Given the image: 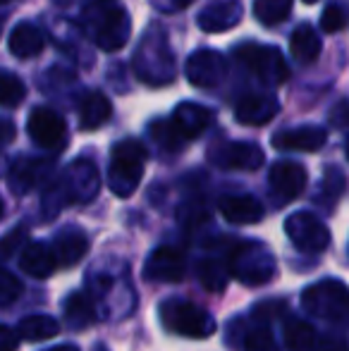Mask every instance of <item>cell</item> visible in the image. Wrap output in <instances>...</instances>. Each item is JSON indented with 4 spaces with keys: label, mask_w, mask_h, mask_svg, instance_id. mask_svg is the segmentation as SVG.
<instances>
[{
    "label": "cell",
    "mask_w": 349,
    "mask_h": 351,
    "mask_svg": "<svg viewBox=\"0 0 349 351\" xmlns=\"http://www.w3.org/2000/svg\"><path fill=\"white\" fill-rule=\"evenodd\" d=\"M98 191H101L98 167L93 165V160H88V158H80V160L72 162V165L43 191V199H41L43 217L53 220L65 206L88 204V201L96 199Z\"/></svg>",
    "instance_id": "1"
},
{
    "label": "cell",
    "mask_w": 349,
    "mask_h": 351,
    "mask_svg": "<svg viewBox=\"0 0 349 351\" xmlns=\"http://www.w3.org/2000/svg\"><path fill=\"white\" fill-rule=\"evenodd\" d=\"M82 29L101 51L115 53L130 41L132 19L117 0H91L82 14Z\"/></svg>",
    "instance_id": "2"
},
{
    "label": "cell",
    "mask_w": 349,
    "mask_h": 351,
    "mask_svg": "<svg viewBox=\"0 0 349 351\" xmlns=\"http://www.w3.org/2000/svg\"><path fill=\"white\" fill-rule=\"evenodd\" d=\"M177 58L163 32H149L134 53V74L149 86H168L175 82Z\"/></svg>",
    "instance_id": "3"
},
{
    "label": "cell",
    "mask_w": 349,
    "mask_h": 351,
    "mask_svg": "<svg viewBox=\"0 0 349 351\" xmlns=\"http://www.w3.org/2000/svg\"><path fill=\"white\" fill-rule=\"evenodd\" d=\"M146 153L144 143L136 139H122L115 143L110 156V167H108V186L115 196L127 199L136 191L146 167Z\"/></svg>",
    "instance_id": "4"
},
{
    "label": "cell",
    "mask_w": 349,
    "mask_h": 351,
    "mask_svg": "<svg viewBox=\"0 0 349 351\" xmlns=\"http://www.w3.org/2000/svg\"><path fill=\"white\" fill-rule=\"evenodd\" d=\"M228 270L237 282L247 287H261L275 278V256L261 241H239L228 256Z\"/></svg>",
    "instance_id": "5"
},
{
    "label": "cell",
    "mask_w": 349,
    "mask_h": 351,
    "mask_svg": "<svg viewBox=\"0 0 349 351\" xmlns=\"http://www.w3.org/2000/svg\"><path fill=\"white\" fill-rule=\"evenodd\" d=\"M160 323L168 332L189 339H206L215 332V318L201 306L182 299H168L160 304Z\"/></svg>",
    "instance_id": "6"
},
{
    "label": "cell",
    "mask_w": 349,
    "mask_h": 351,
    "mask_svg": "<svg viewBox=\"0 0 349 351\" xmlns=\"http://www.w3.org/2000/svg\"><path fill=\"white\" fill-rule=\"evenodd\" d=\"M302 304L316 318L330 323H349V289L340 280H321L306 287L302 294Z\"/></svg>",
    "instance_id": "7"
},
{
    "label": "cell",
    "mask_w": 349,
    "mask_h": 351,
    "mask_svg": "<svg viewBox=\"0 0 349 351\" xmlns=\"http://www.w3.org/2000/svg\"><path fill=\"white\" fill-rule=\"evenodd\" d=\"M234 60L247 67L256 79L270 86H280L289 79V67L285 56L275 46H261V43H239L232 51Z\"/></svg>",
    "instance_id": "8"
},
{
    "label": "cell",
    "mask_w": 349,
    "mask_h": 351,
    "mask_svg": "<svg viewBox=\"0 0 349 351\" xmlns=\"http://www.w3.org/2000/svg\"><path fill=\"white\" fill-rule=\"evenodd\" d=\"M285 232L289 241L304 254H321L330 246V230L313 213L297 210L285 220Z\"/></svg>",
    "instance_id": "9"
},
{
    "label": "cell",
    "mask_w": 349,
    "mask_h": 351,
    "mask_svg": "<svg viewBox=\"0 0 349 351\" xmlns=\"http://www.w3.org/2000/svg\"><path fill=\"white\" fill-rule=\"evenodd\" d=\"M27 132L36 146L46 151H62L67 143V125L51 108H34L27 120Z\"/></svg>",
    "instance_id": "10"
},
{
    "label": "cell",
    "mask_w": 349,
    "mask_h": 351,
    "mask_svg": "<svg viewBox=\"0 0 349 351\" xmlns=\"http://www.w3.org/2000/svg\"><path fill=\"white\" fill-rule=\"evenodd\" d=\"M210 162L220 170H258L263 165L265 156L256 143L249 141H228L218 143L208 153Z\"/></svg>",
    "instance_id": "11"
},
{
    "label": "cell",
    "mask_w": 349,
    "mask_h": 351,
    "mask_svg": "<svg viewBox=\"0 0 349 351\" xmlns=\"http://www.w3.org/2000/svg\"><path fill=\"white\" fill-rule=\"evenodd\" d=\"M268 186H270V194H273L275 204L285 206V204H289V201H294L304 191V186H306V170H304L299 162L280 160L270 167Z\"/></svg>",
    "instance_id": "12"
},
{
    "label": "cell",
    "mask_w": 349,
    "mask_h": 351,
    "mask_svg": "<svg viewBox=\"0 0 349 351\" xmlns=\"http://www.w3.org/2000/svg\"><path fill=\"white\" fill-rule=\"evenodd\" d=\"M184 72L189 84L199 88H213L228 77V60L218 51H199L189 56Z\"/></svg>",
    "instance_id": "13"
},
{
    "label": "cell",
    "mask_w": 349,
    "mask_h": 351,
    "mask_svg": "<svg viewBox=\"0 0 349 351\" xmlns=\"http://www.w3.org/2000/svg\"><path fill=\"white\" fill-rule=\"evenodd\" d=\"M186 273V258L175 246H158L144 263L149 282H180Z\"/></svg>",
    "instance_id": "14"
},
{
    "label": "cell",
    "mask_w": 349,
    "mask_h": 351,
    "mask_svg": "<svg viewBox=\"0 0 349 351\" xmlns=\"http://www.w3.org/2000/svg\"><path fill=\"white\" fill-rule=\"evenodd\" d=\"M53 172L51 158H19L8 172V184L14 194H27Z\"/></svg>",
    "instance_id": "15"
},
{
    "label": "cell",
    "mask_w": 349,
    "mask_h": 351,
    "mask_svg": "<svg viewBox=\"0 0 349 351\" xmlns=\"http://www.w3.org/2000/svg\"><path fill=\"white\" fill-rule=\"evenodd\" d=\"M280 110V103L273 93H244L234 108V117L239 125L261 127L268 125Z\"/></svg>",
    "instance_id": "16"
},
{
    "label": "cell",
    "mask_w": 349,
    "mask_h": 351,
    "mask_svg": "<svg viewBox=\"0 0 349 351\" xmlns=\"http://www.w3.org/2000/svg\"><path fill=\"white\" fill-rule=\"evenodd\" d=\"M244 14V5L242 0H220V3H213L208 8L201 10L199 14V27L208 34H220L228 32V29L237 27L242 22Z\"/></svg>",
    "instance_id": "17"
},
{
    "label": "cell",
    "mask_w": 349,
    "mask_h": 351,
    "mask_svg": "<svg viewBox=\"0 0 349 351\" xmlns=\"http://www.w3.org/2000/svg\"><path fill=\"white\" fill-rule=\"evenodd\" d=\"M328 132L321 127H294V130H282L273 134V146L278 151H302L316 153L326 146Z\"/></svg>",
    "instance_id": "18"
},
{
    "label": "cell",
    "mask_w": 349,
    "mask_h": 351,
    "mask_svg": "<svg viewBox=\"0 0 349 351\" xmlns=\"http://www.w3.org/2000/svg\"><path fill=\"white\" fill-rule=\"evenodd\" d=\"M56 263L60 268H75L82 258L88 254V237L77 227H65L51 244Z\"/></svg>",
    "instance_id": "19"
},
{
    "label": "cell",
    "mask_w": 349,
    "mask_h": 351,
    "mask_svg": "<svg viewBox=\"0 0 349 351\" xmlns=\"http://www.w3.org/2000/svg\"><path fill=\"white\" fill-rule=\"evenodd\" d=\"M220 215L232 225H254L263 220V204L254 196L239 194V196H223L218 204Z\"/></svg>",
    "instance_id": "20"
},
{
    "label": "cell",
    "mask_w": 349,
    "mask_h": 351,
    "mask_svg": "<svg viewBox=\"0 0 349 351\" xmlns=\"http://www.w3.org/2000/svg\"><path fill=\"white\" fill-rule=\"evenodd\" d=\"M173 125L177 127V132L184 136V141L196 139V136H201L206 130H208L210 112L206 110L204 106H199V103H186L184 101L175 108Z\"/></svg>",
    "instance_id": "21"
},
{
    "label": "cell",
    "mask_w": 349,
    "mask_h": 351,
    "mask_svg": "<svg viewBox=\"0 0 349 351\" xmlns=\"http://www.w3.org/2000/svg\"><path fill=\"white\" fill-rule=\"evenodd\" d=\"M19 268L27 275L36 280L51 278L53 270L58 268L56 256H53V249L48 244H41V241H32L22 249V256H19Z\"/></svg>",
    "instance_id": "22"
},
{
    "label": "cell",
    "mask_w": 349,
    "mask_h": 351,
    "mask_svg": "<svg viewBox=\"0 0 349 351\" xmlns=\"http://www.w3.org/2000/svg\"><path fill=\"white\" fill-rule=\"evenodd\" d=\"M46 46V36L43 32L32 22H22L12 29L8 38V48L14 58H22V60H29V58L38 56Z\"/></svg>",
    "instance_id": "23"
},
{
    "label": "cell",
    "mask_w": 349,
    "mask_h": 351,
    "mask_svg": "<svg viewBox=\"0 0 349 351\" xmlns=\"http://www.w3.org/2000/svg\"><path fill=\"white\" fill-rule=\"evenodd\" d=\"M321 36L311 24H299L289 38V53L299 65H311L321 58Z\"/></svg>",
    "instance_id": "24"
},
{
    "label": "cell",
    "mask_w": 349,
    "mask_h": 351,
    "mask_svg": "<svg viewBox=\"0 0 349 351\" xmlns=\"http://www.w3.org/2000/svg\"><path fill=\"white\" fill-rule=\"evenodd\" d=\"M62 311H65V323L70 330H86L96 320V306L84 291H72L62 304Z\"/></svg>",
    "instance_id": "25"
},
{
    "label": "cell",
    "mask_w": 349,
    "mask_h": 351,
    "mask_svg": "<svg viewBox=\"0 0 349 351\" xmlns=\"http://www.w3.org/2000/svg\"><path fill=\"white\" fill-rule=\"evenodd\" d=\"M112 115V106L108 101V96H103L101 91H91L82 98V106H80V125L82 130L91 132L98 130L101 125H106Z\"/></svg>",
    "instance_id": "26"
},
{
    "label": "cell",
    "mask_w": 349,
    "mask_h": 351,
    "mask_svg": "<svg viewBox=\"0 0 349 351\" xmlns=\"http://www.w3.org/2000/svg\"><path fill=\"white\" fill-rule=\"evenodd\" d=\"M285 344L289 351H318L321 337L309 323L292 318L285 323Z\"/></svg>",
    "instance_id": "27"
},
{
    "label": "cell",
    "mask_w": 349,
    "mask_h": 351,
    "mask_svg": "<svg viewBox=\"0 0 349 351\" xmlns=\"http://www.w3.org/2000/svg\"><path fill=\"white\" fill-rule=\"evenodd\" d=\"M60 332V325L51 315H29L19 323L17 337L24 342H43V339H51Z\"/></svg>",
    "instance_id": "28"
},
{
    "label": "cell",
    "mask_w": 349,
    "mask_h": 351,
    "mask_svg": "<svg viewBox=\"0 0 349 351\" xmlns=\"http://www.w3.org/2000/svg\"><path fill=\"white\" fill-rule=\"evenodd\" d=\"M199 280L208 291H223L230 282L228 263L218 258H206L199 263Z\"/></svg>",
    "instance_id": "29"
},
{
    "label": "cell",
    "mask_w": 349,
    "mask_h": 351,
    "mask_svg": "<svg viewBox=\"0 0 349 351\" xmlns=\"http://www.w3.org/2000/svg\"><path fill=\"white\" fill-rule=\"evenodd\" d=\"M294 0H254V14L265 27L280 24L289 17Z\"/></svg>",
    "instance_id": "30"
},
{
    "label": "cell",
    "mask_w": 349,
    "mask_h": 351,
    "mask_svg": "<svg viewBox=\"0 0 349 351\" xmlns=\"http://www.w3.org/2000/svg\"><path fill=\"white\" fill-rule=\"evenodd\" d=\"M24 96H27V88H24L22 79L14 77L12 72L0 70V106L14 108L24 101Z\"/></svg>",
    "instance_id": "31"
},
{
    "label": "cell",
    "mask_w": 349,
    "mask_h": 351,
    "mask_svg": "<svg viewBox=\"0 0 349 351\" xmlns=\"http://www.w3.org/2000/svg\"><path fill=\"white\" fill-rule=\"evenodd\" d=\"M151 136L156 139L160 148L165 151H180L182 143H184V136L177 132V127L173 125V120H156L151 125Z\"/></svg>",
    "instance_id": "32"
},
{
    "label": "cell",
    "mask_w": 349,
    "mask_h": 351,
    "mask_svg": "<svg viewBox=\"0 0 349 351\" xmlns=\"http://www.w3.org/2000/svg\"><path fill=\"white\" fill-rule=\"evenodd\" d=\"M244 351H275V337L265 325L244 330Z\"/></svg>",
    "instance_id": "33"
},
{
    "label": "cell",
    "mask_w": 349,
    "mask_h": 351,
    "mask_svg": "<svg viewBox=\"0 0 349 351\" xmlns=\"http://www.w3.org/2000/svg\"><path fill=\"white\" fill-rule=\"evenodd\" d=\"M347 22H349V12L337 3L328 5L321 14V29L328 34H335V32H340V29H345Z\"/></svg>",
    "instance_id": "34"
},
{
    "label": "cell",
    "mask_w": 349,
    "mask_h": 351,
    "mask_svg": "<svg viewBox=\"0 0 349 351\" xmlns=\"http://www.w3.org/2000/svg\"><path fill=\"white\" fill-rule=\"evenodd\" d=\"M24 244H27V230H24V227H14L12 232H8V234L0 239V263L12 258L14 254H19Z\"/></svg>",
    "instance_id": "35"
},
{
    "label": "cell",
    "mask_w": 349,
    "mask_h": 351,
    "mask_svg": "<svg viewBox=\"0 0 349 351\" xmlns=\"http://www.w3.org/2000/svg\"><path fill=\"white\" fill-rule=\"evenodd\" d=\"M19 294H22V282L5 268H0V306L14 304L19 299Z\"/></svg>",
    "instance_id": "36"
},
{
    "label": "cell",
    "mask_w": 349,
    "mask_h": 351,
    "mask_svg": "<svg viewBox=\"0 0 349 351\" xmlns=\"http://www.w3.org/2000/svg\"><path fill=\"white\" fill-rule=\"evenodd\" d=\"M342 191H345V175H342L340 170H328L326 172V180H323V186H321V196L318 199H323V196H330V206L335 204L337 199L342 196Z\"/></svg>",
    "instance_id": "37"
},
{
    "label": "cell",
    "mask_w": 349,
    "mask_h": 351,
    "mask_svg": "<svg viewBox=\"0 0 349 351\" xmlns=\"http://www.w3.org/2000/svg\"><path fill=\"white\" fill-rule=\"evenodd\" d=\"M285 311V304L282 301H263V304H256L254 306V318L256 320H273L278 315H282Z\"/></svg>",
    "instance_id": "38"
},
{
    "label": "cell",
    "mask_w": 349,
    "mask_h": 351,
    "mask_svg": "<svg viewBox=\"0 0 349 351\" xmlns=\"http://www.w3.org/2000/svg\"><path fill=\"white\" fill-rule=\"evenodd\" d=\"M19 337L17 330H10L8 325H0V351H17Z\"/></svg>",
    "instance_id": "39"
},
{
    "label": "cell",
    "mask_w": 349,
    "mask_h": 351,
    "mask_svg": "<svg viewBox=\"0 0 349 351\" xmlns=\"http://www.w3.org/2000/svg\"><path fill=\"white\" fill-rule=\"evenodd\" d=\"M330 122L335 127H347L349 125V101L337 103L335 110H333V115H330Z\"/></svg>",
    "instance_id": "40"
},
{
    "label": "cell",
    "mask_w": 349,
    "mask_h": 351,
    "mask_svg": "<svg viewBox=\"0 0 349 351\" xmlns=\"http://www.w3.org/2000/svg\"><path fill=\"white\" fill-rule=\"evenodd\" d=\"M194 0H154V5L160 12H180V10L189 8Z\"/></svg>",
    "instance_id": "41"
},
{
    "label": "cell",
    "mask_w": 349,
    "mask_h": 351,
    "mask_svg": "<svg viewBox=\"0 0 349 351\" xmlns=\"http://www.w3.org/2000/svg\"><path fill=\"white\" fill-rule=\"evenodd\" d=\"M17 136V130H14V125L10 120H0V146L3 143H10Z\"/></svg>",
    "instance_id": "42"
},
{
    "label": "cell",
    "mask_w": 349,
    "mask_h": 351,
    "mask_svg": "<svg viewBox=\"0 0 349 351\" xmlns=\"http://www.w3.org/2000/svg\"><path fill=\"white\" fill-rule=\"evenodd\" d=\"M318 351H349V347L342 339H323L321 342V347H318Z\"/></svg>",
    "instance_id": "43"
},
{
    "label": "cell",
    "mask_w": 349,
    "mask_h": 351,
    "mask_svg": "<svg viewBox=\"0 0 349 351\" xmlns=\"http://www.w3.org/2000/svg\"><path fill=\"white\" fill-rule=\"evenodd\" d=\"M48 351H80L75 347V344H60V347H53V349H48Z\"/></svg>",
    "instance_id": "44"
},
{
    "label": "cell",
    "mask_w": 349,
    "mask_h": 351,
    "mask_svg": "<svg viewBox=\"0 0 349 351\" xmlns=\"http://www.w3.org/2000/svg\"><path fill=\"white\" fill-rule=\"evenodd\" d=\"M3 24H5V17H0V34H3Z\"/></svg>",
    "instance_id": "45"
},
{
    "label": "cell",
    "mask_w": 349,
    "mask_h": 351,
    "mask_svg": "<svg viewBox=\"0 0 349 351\" xmlns=\"http://www.w3.org/2000/svg\"><path fill=\"white\" fill-rule=\"evenodd\" d=\"M3 213H5V206H3V201H0V217H3Z\"/></svg>",
    "instance_id": "46"
},
{
    "label": "cell",
    "mask_w": 349,
    "mask_h": 351,
    "mask_svg": "<svg viewBox=\"0 0 349 351\" xmlns=\"http://www.w3.org/2000/svg\"><path fill=\"white\" fill-rule=\"evenodd\" d=\"M304 3H306V5H313V3H318V0H304Z\"/></svg>",
    "instance_id": "47"
},
{
    "label": "cell",
    "mask_w": 349,
    "mask_h": 351,
    "mask_svg": "<svg viewBox=\"0 0 349 351\" xmlns=\"http://www.w3.org/2000/svg\"><path fill=\"white\" fill-rule=\"evenodd\" d=\"M347 158H349V139H347Z\"/></svg>",
    "instance_id": "48"
},
{
    "label": "cell",
    "mask_w": 349,
    "mask_h": 351,
    "mask_svg": "<svg viewBox=\"0 0 349 351\" xmlns=\"http://www.w3.org/2000/svg\"><path fill=\"white\" fill-rule=\"evenodd\" d=\"M3 3H10V0H0V5H3Z\"/></svg>",
    "instance_id": "49"
},
{
    "label": "cell",
    "mask_w": 349,
    "mask_h": 351,
    "mask_svg": "<svg viewBox=\"0 0 349 351\" xmlns=\"http://www.w3.org/2000/svg\"><path fill=\"white\" fill-rule=\"evenodd\" d=\"M0 167H3V158H0Z\"/></svg>",
    "instance_id": "50"
}]
</instances>
